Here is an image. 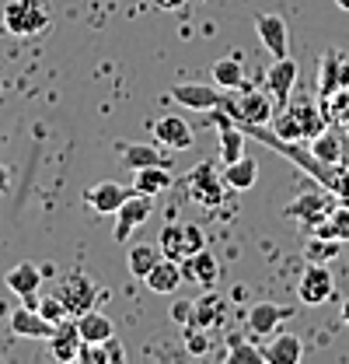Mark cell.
<instances>
[{
	"mask_svg": "<svg viewBox=\"0 0 349 364\" xmlns=\"http://www.w3.org/2000/svg\"><path fill=\"white\" fill-rule=\"evenodd\" d=\"M217 109H223L238 127H265L276 116V102L269 98V91H255L248 85L238 91H223Z\"/></svg>",
	"mask_w": 349,
	"mask_h": 364,
	"instance_id": "1",
	"label": "cell"
},
{
	"mask_svg": "<svg viewBox=\"0 0 349 364\" xmlns=\"http://www.w3.org/2000/svg\"><path fill=\"white\" fill-rule=\"evenodd\" d=\"M49 21H52V14H49L45 0H7L4 4V28L18 39L43 36Z\"/></svg>",
	"mask_w": 349,
	"mask_h": 364,
	"instance_id": "2",
	"label": "cell"
},
{
	"mask_svg": "<svg viewBox=\"0 0 349 364\" xmlns=\"http://www.w3.org/2000/svg\"><path fill=\"white\" fill-rule=\"evenodd\" d=\"M157 249H161V256L182 263V259L196 256L199 249H206V235H203V228L192 225V221H172V225L161 228Z\"/></svg>",
	"mask_w": 349,
	"mask_h": 364,
	"instance_id": "3",
	"label": "cell"
},
{
	"mask_svg": "<svg viewBox=\"0 0 349 364\" xmlns=\"http://www.w3.org/2000/svg\"><path fill=\"white\" fill-rule=\"evenodd\" d=\"M56 298L67 305L70 318H77V316H84V312H91L105 294H101V287H98L87 273L74 270V273H67V277L56 284Z\"/></svg>",
	"mask_w": 349,
	"mask_h": 364,
	"instance_id": "4",
	"label": "cell"
},
{
	"mask_svg": "<svg viewBox=\"0 0 349 364\" xmlns=\"http://www.w3.org/2000/svg\"><path fill=\"white\" fill-rule=\"evenodd\" d=\"M185 193H189L192 203L217 210L220 203H223V176L217 179V165H214V161H199V165L185 176Z\"/></svg>",
	"mask_w": 349,
	"mask_h": 364,
	"instance_id": "5",
	"label": "cell"
},
{
	"mask_svg": "<svg viewBox=\"0 0 349 364\" xmlns=\"http://www.w3.org/2000/svg\"><path fill=\"white\" fill-rule=\"evenodd\" d=\"M336 203H339V196H336L332 189H325V186H321V189H314V193L297 196L294 203H287V210H283V214H287V218H297L304 228H311V231H314V228H318L325 218H328V214H332V210H336Z\"/></svg>",
	"mask_w": 349,
	"mask_h": 364,
	"instance_id": "6",
	"label": "cell"
},
{
	"mask_svg": "<svg viewBox=\"0 0 349 364\" xmlns=\"http://www.w3.org/2000/svg\"><path fill=\"white\" fill-rule=\"evenodd\" d=\"M336 294V277L328 270V263H307L301 273V284H297V298L301 305H325L328 298Z\"/></svg>",
	"mask_w": 349,
	"mask_h": 364,
	"instance_id": "7",
	"label": "cell"
},
{
	"mask_svg": "<svg viewBox=\"0 0 349 364\" xmlns=\"http://www.w3.org/2000/svg\"><path fill=\"white\" fill-rule=\"evenodd\" d=\"M297 74H301V67H297V60H290V56L269 63V70H265V91H269V98L276 102V112L290 105L294 85H297Z\"/></svg>",
	"mask_w": 349,
	"mask_h": 364,
	"instance_id": "8",
	"label": "cell"
},
{
	"mask_svg": "<svg viewBox=\"0 0 349 364\" xmlns=\"http://www.w3.org/2000/svg\"><path fill=\"white\" fill-rule=\"evenodd\" d=\"M150 214H154V196H147V193H140V189H136L130 200L116 210V225H112L116 242H130V235L143 225Z\"/></svg>",
	"mask_w": 349,
	"mask_h": 364,
	"instance_id": "9",
	"label": "cell"
},
{
	"mask_svg": "<svg viewBox=\"0 0 349 364\" xmlns=\"http://www.w3.org/2000/svg\"><path fill=\"white\" fill-rule=\"evenodd\" d=\"M49 343V358L60 364H70V361H81V347H84V336L77 329V318H63L52 326V336L45 340Z\"/></svg>",
	"mask_w": 349,
	"mask_h": 364,
	"instance_id": "10",
	"label": "cell"
},
{
	"mask_svg": "<svg viewBox=\"0 0 349 364\" xmlns=\"http://www.w3.org/2000/svg\"><path fill=\"white\" fill-rule=\"evenodd\" d=\"M168 95H172V102H178L182 109H192V112H210L223 98L217 85H199V81H178L168 88Z\"/></svg>",
	"mask_w": 349,
	"mask_h": 364,
	"instance_id": "11",
	"label": "cell"
},
{
	"mask_svg": "<svg viewBox=\"0 0 349 364\" xmlns=\"http://www.w3.org/2000/svg\"><path fill=\"white\" fill-rule=\"evenodd\" d=\"M133 193H136V186H123V182H94L91 189L84 193V203L94 210V214H112L116 218V210L130 200Z\"/></svg>",
	"mask_w": 349,
	"mask_h": 364,
	"instance_id": "12",
	"label": "cell"
},
{
	"mask_svg": "<svg viewBox=\"0 0 349 364\" xmlns=\"http://www.w3.org/2000/svg\"><path fill=\"white\" fill-rule=\"evenodd\" d=\"M255 32H259L262 46L269 49L272 60L290 56V28H287V21H283L279 14H269V11L255 14Z\"/></svg>",
	"mask_w": 349,
	"mask_h": 364,
	"instance_id": "13",
	"label": "cell"
},
{
	"mask_svg": "<svg viewBox=\"0 0 349 364\" xmlns=\"http://www.w3.org/2000/svg\"><path fill=\"white\" fill-rule=\"evenodd\" d=\"M346 85H349V60L343 53L328 49L321 56V70H318V98H328L339 88H346Z\"/></svg>",
	"mask_w": 349,
	"mask_h": 364,
	"instance_id": "14",
	"label": "cell"
},
{
	"mask_svg": "<svg viewBox=\"0 0 349 364\" xmlns=\"http://www.w3.org/2000/svg\"><path fill=\"white\" fill-rule=\"evenodd\" d=\"M294 312H297V309H290V305L259 301V305H252V309H248V329H252L255 336H272V333L294 316Z\"/></svg>",
	"mask_w": 349,
	"mask_h": 364,
	"instance_id": "15",
	"label": "cell"
},
{
	"mask_svg": "<svg viewBox=\"0 0 349 364\" xmlns=\"http://www.w3.org/2000/svg\"><path fill=\"white\" fill-rule=\"evenodd\" d=\"M178 267H182V277L189 284H199V287H214L220 280V259L217 252H210V249H199L196 256L182 259Z\"/></svg>",
	"mask_w": 349,
	"mask_h": 364,
	"instance_id": "16",
	"label": "cell"
},
{
	"mask_svg": "<svg viewBox=\"0 0 349 364\" xmlns=\"http://www.w3.org/2000/svg\"><path fill=\"white\" fill-rule=\"evenodd\" d=\"M150 130H154V140H161L168 151H189L196 144V130L182 116H161Z\"/></svg>",
	"mask_w": 349,
	"mask_h": 364,
	"instance_id": "17",
	"label": "cell"
},
{
	"mask_svg": "<svg viewBox=\"0 0 349 364\" xmlns=\"http://www.w3.org/2000/svg\"><path fill=\"white\" fill-rule=\"evenodd\" d=\"M11 333H14L18 340H49V336H52V322L43 318L39 309L21 305V309L11 312Z\"/></svg>",
	"mask_w": 349,
	"mask_h": 364,
	"instance_id": "18",
	"label": "cell"
},
{
	"mask_svg": "<svg viewBox=\"0 0 349 364\" xmlns=\"http://www.w3.org/2000/svg\"><path fill=\"white\" fill-rule=\"evenodd\" d=\"M210 123H217L220 127V161L231 165V161L245 158V140H248L245 130L234 127V119H231L227 112H210Z\"/></svg>",
	"mask_w": 349,
	"mask_h": 364,
	"instance_id": "19",
	"label": "cell"
},
{
	"mask_svg": "<svg viewBox=\"0 0 349 364\" xmlns=\"http://www.w3.org/2000/svg\"><path fill=\"white\" fill-rule=\"evenodd\" d=\"M265 364H297L304 358V343L297 333H272L269 343L262 347Z\"/></svg>",
	"mask_w": 349,
	"mask_h": 364,
	"instance_id": "20",
	"label": "cell"
},
{
	"mask_svg": "<svg viewBox=\"0 0 349 364\" xmlns=\"http://www.w3.org/2000/svg\"><path fill=\"white\" fill-rule=\"evenodd\" d=\"M294 116H297V127H301V134L304 140L311 136H318L325 127H328V116H325V109H321V102H311V98H301V102H294L290 98V105H287Z\"/></svg>",
	"mask_w": 349,
	"mask_h": 364,
	"instance_id": "21",
	"label": "cell"
},
{
	"mask_svg": "<svg viewBox=\"0 0 349 364\" xmlns=\"http://www.w3.org/2000/svg\"><path fill=\"white\" fill-rule=\"evenodd\" d=\"M43 280H45V273L39 270L35 263H18V267H11V270H7V277H4L7 291H11V294H18V298L39 294Z\"/></svg>",
	"mask_w": 349,
	"mask_h": 364,
	"instance_id": "22",
	"label": "cell"
},
{
	"mask_svg": "<svg viewBox=\"0 0 349 364\" xmlns=\"http://www.w3.org/2000/svg\"><path fill=\"white\" fill-rule=\"evenodd\" d=\"M143 284H147L154 294H174V291L185 284V277H182V267H178L174 259H168V256H165V259H161L154 270L143 277Z\"/></svg>",
	"mask_w": 349,
	"mask_h": 364,
	"instance_id": "23",
	"label": "cell"
},
{
	"mask_svg": "<svg viewBox=\"0 0 349 364\" xmlns=\"http://www.w3.org/2000/svg\"><path fill=\"white\" fill-rule=\"evenodd\" d=\"M307 147H311L314 158H321V161H328V165H343V158H346V140H343V134H339V130H328V127L318 136H311Z\"/></svg>",
	"mask_w": 349,
	"mask_h": 364,
	"instance_id": "24",
	"label": "cell"
},
{
	"mask_svg": "<svg viewBox=\"0 0 349 364\" xmlns=\"http://www.w3.org/2000/svg\"><path fill=\"white\" fill-rule=\"evenodd\" d=\"M119 151H123V165H126L130 172H136V168H150V165H165V168H172V158L161 154L154 144H123Z\"/></svg>",
	"mask_w": 349,
	"mask_h": 364,
	"instance_id": "25",
	"label": "cell"
},
{
	"mask_svg": "<svg viewBox=\"0 0 349 364\" xmlns=\"http://www.w3.org/2000/svg\"><path fill=\"white\" fill-rule=\"evenodd\" d=\"M259 179V161L255 158H238V161H231V165H223V186L227 189H238V193H245V189H252Z\"/></svg>",
	"mask_w": 349,
	"mask_h": 364,
	"instance_id": "26",
	"label": "cell"
},
{
	"mask_svg": "<svg viewBox=\"0 0 349 364\" xmlns=\"http://www.w3.org/2000/svg\"><path fill=\"white\" fill-rule=\"evenodd\" d=\"M214 85L220 91H238L248 85V77H245V63L238 60V56H220L217 63H214Z\"/></svg>",
	"mask_w": 349,
	"mask_h": 364,
	"instance_id": "27",
	"label": "cell"
},
{
	"mask_svg": "<svg viewBox=\"0 0 349 364\" xmlns=\"http://www.w3.org/2000/svg\"><path fill=\"white\" fill-rule=\"evenodd\" d=\"M77 329H81V336H84V343H101V340H112L116 336V326H112V318L105 316V312H84V316H77Z\"/></svg>",
	"mask_w": 349,
	"mask_h": 364,
	"instance_id": "28",
	"label": "cell"
},
{
	"mask_svg": "<svg viewBox=\"0 0 349 364\" xmlns=\"http://www.w3.org/2000/svg\"><path fill=\"white\" fill-rule=\"evenodd\" d=\"M227 364H265L262 347H255L252 340H245L241 333H227V350H223Z\"/></svg>",
	"mask_w": 349,
	"mask_h": 364,
	"instance_id": "29",
	"label": "cell"
},
{
	"mask_svg": "<svg viewBox=\"0 0 349 364\" xmlns=\"http://www.w3.org/2000/svg\"><path fill=\"white\" fill-rule=\"evenodd\" d=\"M81 361H87V364H123L126 361V350H123V343L112 336V340H101V343H84V347H81Z\"/></svg>",
	"mask_w": 349,
	"mask_h": 364,
	"instance_id": "30",
	"label": "cell"
},
{
	"mask_svg": "<svg viewBox=\"0 0 349 364\" xmlns=\"http://www.w3.org/2000/svg\"><path fill=\"white\" fill-rule=\"evenodd\" d=\"M311 235L336 238V242H349V203H346V200H339V203H336V210H332L321 225L314 228Z\"/></svg>",
	"mask_w": 349,
	"mask_h": 364,
	"instance_id": "31",
	"label": "cell"
},
{
	"mask_svg": "<svg viewBox=\"0 0 349 364\" xmlns=\"http://www.w3.org/2000/svg\"><path fill=\"white\" fill-rule=\"evenodd\" d=\"M133 186H136L140 193H147V196H157V193H165V189L172 186V168H165V165L136 168V176H133Z\"/></svg>",
	"mask_w": 349,
	"mask_h": 364,
	"instance_id": "32",
	"label": "cell"
},
{
	"mask_svg": "<svg viewBox=\"0 0 349 364\" xmlns=\"http://www.w3.org/2000/svg\"><path fill=\"white\" fill-rule=\"evenodd\" d=\"M161 259H165V256H161L157 245H130V252H126V267H130V273L136 280H143Z\"/></svg>",
	"mask_w": 349,
	"mask_h": 364,
	"instance_id": "33",
	"label": "cell"
},
{
	"mask_svg": "<svg viewBox=\"0 0 349 364\" xmlns=\"http://www.w3.org/2000/svg\"><path fill=\"white\" fill-rule=\"evenodd\" d=\"M318 102H321L328 123H336L339 130H349V85L339 88L336 95H328V98H318Z\"/></svg>",
	"mask_w": 349,
	"mask_h": 364,
	"instance_id": "34",
	"label": "cell"
},
{
	"mask_svg": "<svg viewBox=\"0 0 349 364\" xmlns=\"http://www.w3.org/2000/svg\"><path fill=\"white\" fill-rule=\"evenodd\" d=\"M223 301H220L217 294H203V298H196V312H192V322L196 326H203V329H214L220 318H223Z\"/></svg>",
	"mask_w": 349,
	"mask_h": 364,
	"instance_id": "35",
	"label": "cell"
},
{
	"mask_svg": "<svg viewBox=\"0 0 349 364\" xmlns=\"http://www.w3.org/2000/svg\"><path fill=\"white\" fill-rule=\"evenodd\" d=\"M339 245H343V242H336V238L311 235V238H307V245H304L307 263H328V259H336V256H339Z\"/></svg>",
	"mask_w": 349,
	"mask_h": 364,
	"instance_id": "36",
	"label": "cell"
},
{
	"mask_svg": "<svg viewBox=\"0 0 349 364\" xmlns=\"http://www.w3.org/2000/svg\"><path fill=\"white\" fill-rule=\"evenodd\" d=\"M206 333H210V329H203V326H196V322L182 326V340H185V347H189L192 358H206V354H210V336H206Z\"/></svg>",
	"mask_w": 349,
	"mask_h": 364,
	"instance_id": "37",
	"label": "cell"
},
{
	"mask_svg": "<svg viewBox=\"0 0 349 364\" xmlns=\"http://www.w3.org/2000/svg\"><path fill=\"white\" fill-rule=\"evenodd\" d=\"M272 134L283 136V140H304L301 127H297V116H294L290 109H279V112L272 116Z\"/></svg>",
	"mask_w": 349,
	"mask_h": 364,
	"instance_id": "38",
	"label": "cell"
},
{
	"mask_svg": "<svg viewBox=\"0 0 349 364\" xmlns=\"http://www.w3.org/2000/svg\"><path fill=\"white\" fill-rule=\"evenodd\" d=\"M39 312H43V318H49L52 326L56 322H63V318H70V312H67V305L56 298V294H49V298H39Z\"/></svg>",
	"mask_w": 349,
	"mask_h": 364,
	"instance_id": "39",
	"label": "cell"
},
{
	"mask_svg": "<svg viewBox=\"0 0 349 364\" xmlns=\"http://www.w3.org/2000/svg\"><path fill=\"white\" fill-rule=\"evenodd\" d=\"M192 312H196V301H174L172 322L174 326H189V322H192Z\"/></svg>",
	"mask_w": 349,
	"mask_h": 364,
	"instance_id": "40",
	"label": "cell"
},
{
	"mask_svg": "<svg viewBox=\"0 0 349 364\" xmlns=\"http://www.w3.org/2000/svg\"><path fill=\"white\" fill-rule=\"evenodd\" d=\"M154 7L157 11H178V7H185V0H154Z\"/></svg>",
	"mask_w": 349,
	"mask_h": 364,
	"instance_id": "41",
	"label": "cell"
},
{
	"mask_svg": "<svg viewBox=\"0 0 349 364\" xmlns=\"http://www.w3.org/2000/svg\"><path fill=\"white\" fill-rule=\"evenodd\" d=\"M11 186V165H0V193H7Z\"/></svg>",
	"mask_w": 349,
	"mask_h": 364,
	"instance_id": "42",
	"label": "cell"
},
{
	"mask_svg": "<svg viewBox=\"0 0 349 364\" xmlns=\"http://www.w3.org/2000/svg\"><path fill=\"white\" fill-rule=\"evenodd\" d=\"M339 316H343V322H346V326H349V298H346V301H343V309H339Z\"/></svg>",
	"mask_w": 349,
	"mask_h": 364,
	"instance_id": "43",
	"label": "cell"
},
{
	"mask_svg": "<svg viewBox=\"0 0 349 364\" xmlns=\"http://www.w3.org/2000/svg\"><path fill=\"white\" fill-rule=\"evenodd\" d=\"M336 7H339V11H349V0H336Z\"/></svg>",
	"mask_w": 349,
	"mask_h": 364,
	"instance_id": "44",
	"label": "cell"
}]
</instances>
